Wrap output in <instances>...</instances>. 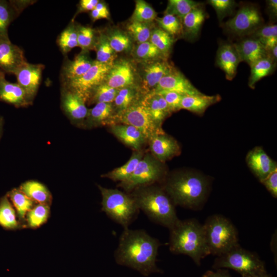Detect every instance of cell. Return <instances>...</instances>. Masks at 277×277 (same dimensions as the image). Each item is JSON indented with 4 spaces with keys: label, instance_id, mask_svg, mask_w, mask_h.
Wrapping results in <instances>:
<instances>
[{
    "label": "cell",
    "instance_id": "obj_43",
    "mask_svg": "<svg viewBox=\"0 0 277 277\" xmlns=\"http://www.w3.org/2000/svg\"><path fill=\"white\" fill-rule=\"evenodd\" d=\"M77 43L83 51L94 49L97 36L95 31L90 27L77 26Z\"/></svg>",
    "mask_w": 277,
    "mask_h": 277
},
{
    "label": "cell",
    "instance_id": "obj_17",
    "mask_svg": "<svg viewBox=\"0 0 277 277\" xmlns=\"http://www.w3.org/2000/svg\"><path fill=\"white\" fill-rule=\"evenodd\" d=\"M149 141L152 154L162 163L180 153V147L177 141L164 132L152 136Z\"/></svg>",
    "mask_w": 277,
    "mask_h": 277
},
{
    "label": "cell",
    "instance_id": "obj_20",
    "mask_svg": "<svg viewBox=\"0 0 277 277\" xmlns=\"http://www.w3.org/2000/svg\"><path fill=\"white\" fill-rule=\"evenodd\" d=\"M134 75L130 63L121 61L114 63L110 68L105 81L110 87L116 89L132 87Z\"/></svg>",
    "mask_w": 277,
    "mask_h": 277
},
{
    "label": "cell",
    "instance_id": "obj_10",
    "mask_svg": "<svg viewBox=\"0 0 277 277\" xmlns=\"http://www.w3.org/2000/svg\"><path fill=\"white\" fill-rule=\"evenodd\" d=\"M263 18L258 7L251 4L242 6L225 24L226 30L239 37L251 35L263 26Z\"/></svg>",
    "mask_w": 277,
    "mask_h": 277
},
{
    "label": "cell",
    "instance_id": "obj_6",
    "mask_svg": "<svg viewBox=\"0 0 277 277\" xmlns=\"http://www.w3.org/2000/svg\"><path fill=\"white\" fill-rule=\"evenodd\" d=\"M102 195V210L124 229L135 219L139 209L129 193L98 185Z\"/></svg>",
    "mask_w": 277,
    "mask_h": 277
},
{
    "label": "cell",
    "instance_id": "obj_30",
    "mask_svg": "<svg viewBox=\"0 0 277 277\" xmlns=\"http://www.w3.org/2000/svg\"><path fill=\"white\" fill-rule=\"evenodd\" d=\"M143 156V151H136L125 164L102 175V176L110 179L115 182L119 181L120 183L123 182L132 175Z\"/></svg>",
    "mask_w": 277,
    "mask_h": 277
},
{
    "label": "cell",
    "instance_id": "obj_51",
    "mask_svg": "<svg viewBox=\"0 0 277 277\" xmlns=\"http://www.w3.org/2000/svg\"><path fill=\"white\" fill-rule=\"evenodd\" d=\"M90 17L93 22L102 18H108L109 12L105 3L99 1L95 7L90 12Z\"/></svg>",
    "mask_w": 277,
    "mask_h": 277
},
{
    "label": "cell",
    "instance_id": "obj_11",
    "mask_svg": "<svg viewBox=\"0 0 277 277\" xmlns=\"http://www.w3.org/2000/svg\"><path fill=\"white\" fill-rule=\"evenodd\" d=\"M111 67L94 60L92 66L84 74L62 84V86L77 93L85 102L88 101L94 89L105 82Z\"/></svg>",
    "mask_w": 277,
    "mask_h": 277
},
{
    "label": "cell",
    "instance_id": "obj_42",
    "mask_svg": "<svg viewBox=\"0 0 277 277\" xmlns=\"http://www.w3.org/2000/svg\"><path fill=\"white\" fill-rule=\"evenodd\" d=\"M157 14L153 8L145 1L138 0L135 2L132 14V22L147 24L156 19Z\"/></svg>",
    "mask_w": 277,
    "mask_h": 277
},
{
    "label": "cell",
    "instance_id": "obj_45",
    "mask_svg": "<svg viewBox=\"0 0 277 277\" xmlns=\"http://www.w3.org/2000/svg\"><path fill=\"white\" fill-rule=\"evenodd\" d=\"M136 97V92L132 87L119 89L113 101L118 112L125 110L135 104Z\"/></svg>",
    "mask_w": 277,
    "mask_h": 277
},
{
    "label": "cell",
    "instance_id": "obj_59",
    "mask_svg": "<svg viewBox=\"0 0 277 277\" xmlns=\"http://www.w3.org/2000/svg\"><path fill=\"white\" fill-rule=\"evenodd\" d=\"M3 124V118L0 116V138L2 135Z\"/></svg>",
    "mask_w": 277,
    "mask_h": 277
},
{
    "label": "cell",
    "instance_id": "obj_12",
    "mask_svg": "<svg viewBox=\"0 0 277 277\" xmlns=\"http://www.w3.org/2000/svg\"><path fill=\"white\" fill-rule=\"evenodd\" d=\"M44 67L41 64H34L26 62L14 73L17 83L24 90L31 103L39 87Z\"/></svg>",
    "mask_w": 277,
    "mask_h": 277
},
{
    "label": "cell",
    "instance_id": "obj_47",
    "mask_svg": "<svg viewBox=\"0 0 277 277\" xmlns=\"http://www.w3.org/2000/svg\"><path fill=\"white\" fill-rule=\"evenodd\" d=\"M129 33L138 44L148 41L151 31L145 23L132 22L127 27Z\"/></svg>",
    "mask_w": 277,
    "mask_h": 277
},
{
    "label": "cell",
    "instance_id": "obj_52",
    "mask_svg": "<svg viewBox=\"0 0 277 277\" xmlns=\"http://www.w3.org/2000/svg\"><path fill=\"white\" fill-rule=\"evenodd\" d=\"M261 183L271 195L276 198L277 196V169L271 173Z\"/></svg>",
    "mask_w": 277,
    "mask_h": 277
},
{
    "label": "cell",
    "instance_id": "obj_1",
    "mask_svg": "<svg viewBox=\"0 0 277 277\" xmlns=\"http://www.w3.org/2000/svg\"><path fill=\"white\" fill-rule=\"evenodd\" d=\"M161 244L143 230L124 229L114 254L116 262L147 276L162 272L156 265Z\"/></svg>",
    "mask_w": 277,
    "mask_h": 277
},
{
    "label": "cell",
    "instance_id": "obj_58",
    "mask_svg": "<svg viewBox=\"0 0 277 277\" xmlns=\"http://www.w3.org/2000/svg\"><path fill=\"white\" fill-rule=\"evenodd\" d=\"M242 277H272V276L266 271L261 273L242 276Z\"/></svg>",
    "mask_w": 277,
    "mask_h": 277
},
{
    "label": "cell",
    "instance_id": "obj_14",
    "mask_svg": "<svg viewBox=\"0 0 277 277\" xmlns=\"http://www.w3.org/2000/svg\"><path fill=\"white\" fill-rule=\"evenodd\" d=\"M85 103V101L77 93L62 87L61 107L71 122L78 124L84 123L88 111Z\"/></svg>",
    "mask_w": 277,
    "mask_h": 277
},
{
    "label": "cell",
    "instance_id": "obj_37",
    "mask_svg": "<svg viewBox=\"0 0 277 277\" xmlns=\"http://www.w3.org/2000/svg\"><path fill=\"white\" fill-rule=\"evenodd\" d=\"M94 49L96 51L95 61L111 66L113 65L115 52L111 47L107 36L100 34L97 36Z\"/></svg>",
    "mask_w": 277,
    "mask_h": 277
},
{
    "label": "cell",
    "instance_id": "obj_32",
    "mask_svg": "<svg viewBox=\"0 0 277 277\" xmlns=\"http://www.w3.org/2000/svg\"><path fill=\"white\" fill-rule=\"evenodd\" d=\"M18 15L9 1L0 0V39H10L8 27Z\"/></svg>",
    "mask_w": 277,
    "mask_h": 277
},
{
    "label": "cell",
    "instance_id": "obj_13",
    "mask_svg": "<svg viewBox=\"0 0 277 277\" xmlns=\"http://www.w3.org/2000/svg\"><path fill=\"white\" fill-rule=\"evenodd\" d=\"M169 91L183 95L203 94L180 71L173 68L159 82L153 92Z\"/></svg>",
    "mask_w": 277,
    "mask_h": 277
},
{
    "label": "cell",
    "instance_id": "obj_34",
    "mask_svg": "<svg viewBox=\"0 0 277 277\" xmlns=\"http://www.w3.org/2000/svg\"><path fill=\"white\" fill-rule=\"evenodd\" d=\"M7 196L16 209L19 219L24 220L28 212L33 208V201L19 188L12 189L8 192Z\"/></svg>",
    "mask_w": 277,
    "mask_h": 277
},
{
    "label": "cell",
    "instance_id": "obj_55",
    "mask_svg": "<svg viewBox=\"0 0 277 277\" xmlns=\"http://www.w3.org/2000/svg\"><path fill=\"white\" fill-rule=\"evenodd\" d=\"M11 5L14 8L18 14L22 10L29 5L31 4L32 1H9Z\"/></svg>",
    "mask_w": 277,
    "mask_h": 277
},
{
    "label": "cell",
    "instance_id": "obj_50",
    "mask_svg": "<svg viewBox=\"0 0 277 277\" xmlns=\"http://www.w3.org/2000/svg\"><path fill=\"white\" fill-rule=\"evenodd\" d=\"M153 92L160 94L164 98L171 112L181 109V102L184 95L169 91H161Z\"/></svg>",
    "mask_w": 277,
    "mask_h": 277
},
{
    "label": "cell",
    "instance_id": "obj_9",
    "mask_svg": "<svg viewBox=\"0 0 277 277\" xmlns=\"http://www.w3.org/2000/svg\"><path fill=\"white\" fill-rule=\"evenodd\" d=\"M114 122L135 127L146 140L164 132L161 126L155 122L148 109L141 103H135L126 109L118 112L113 116L112 125Z\"/></svg>",
    "mask_w": 277,
    "mask_h": 277
},
{
    "label": "cell",
    "instance_id": "obj_54",
    "mask_svg": "<svg viewBox=\"0 0 277 277\" xmlns=\"http://www.w3.org/2000/svg\"><path fill=\"white\" fill-rule=\"evenodd\" d=\"M215 270H208L202 277H232L227 269H217Z\"/></svg>",
    "mask_w": 277,
    "mask_h": 277
},
{
    "label": "cell",
    "instance_id": "obj_49",
    "mask_svg": "<svg viewBox=\"0 0 277 277\" xmlns=\"http://www.w3.org/2000/svg\"><path fill=\"white\" fill-rule=\"evenodd\" d=\"M208 3L214 9L220 21L231 14L236 7V3L232 0H209Z\"/></svg>",
    "mask_w": 277,
    "mask_h": 277
},
{
    "label": "cell",
    "instance_id": "obj_28",
    "mask_svg": "<svg viewBox=\"0 0 277 277\" xmlns=\"http://www.w3.org/2000/svg\"><path fill=\"white\" fill-rule=\"evenodd\" d=\"M221 99V96L217 94L211 96L203 93L199 95H184L182 100L181 109L202 114L209 106L218 102Z\"/></svg>",
    "mask_w": 277,
    "mask_h": 277
},
{
    "label": "cell",
    "instance_id": "obj_3",
    "mask_svg": "<svg viewBox=\"0 0 277 277\" xmlns=\"http://www.w3.org/2000/svg\"><path fill=\"white\" fill-rule=\"evenodd\" d=\"M139 210L155 223L172 228L180 220L175 205L163 187L155 184L137 187L131 192Z\"/></svg>",
    "mask_w": 277,
    "mask_h": 277
},
{
    "label": "cell",
    "instance_id": "obj_40",
    "mask_svg": "<svg viewBox=\"0 0 277 277\" xmlns=\"http://www.w3.org/2000/svg\"><path fill=\"white\" fill-rule=\"evenodd\" d=\"M50 213L49 205L38 204L27 213L28 225L32 228H36L47 220Z\"/></svg>",
    "mask_w": 277,
    "mask_h": 277
},
{
    "label": "cell",
    "instance_id": "obj_15",
    "mask_svg": "<svg viewBox=\"0 0 277 277\" xmlns=\"http://www.w3.org/2000/svg\"><path fill=\"white\" fill-rule=\"evenodd\" d=\"M246 160L249 168L261 183L277 169L276 162L261 147H256L250 150Z\"/></svg>",
    "mask_w": 277,
    "mask_h": 277
},
{
    "label": "cell",
    "instance_id": "obj_27",
    "mask_svg": "<svg viewBox=\"0 0 277 277\" xmlns=\"http://www.w3.org/2000/svg\"><path fill=\"white\" fill-rule=\"evenodd\" d=\"M141 103L146 107L153 120L160 126L164 120L171 113L164 98L155 92H151Z\"/></svg>",
    "mask_w": 277,
    "mask_h": 277
},
{
    "label": "cell",
    "instance_id": "obj_33",
    "mask_svg": "<svg viewBox=\"0 0 277 277\" xmlns=\"http://www.w3.org/2000/svg\"><path fill=\"white\" fill-rule=\"evenodd\" d=\"M0 225L6 229L18 228L16 213L7 195L0 199Z\"/></svg>",
    "mask_w": 277,
    "mask_h": 277
},
{
    "label": "cell",
    "instance_id": "obj_41",
    "mask_svg": "<svg viewBox=\"0 0 277 277\" xmlns=\"http://www.w3.org/2000/svg\"><path fill=\"white\" fill-rule=\"evenodd\" d=\"M160 28L173 37L183 35L182 20L177 16L165 14L162 17L156 19Z\"/></svg>",
    "mask_w": 277,
    "mask_h": 277
},
{
    "label": "cell",
    "instance_id": "obj_22",
    "mask_svg": "<svg viewBox=\"0 0 277 277\" xmlns=\"http://www.w3.org/2000/svg\"><path fill=\"white\" fill-rule=\"evenodd\" d=\"M233 44L241 62H245L250 66L258 60L267 56L264 47L253 37L245 38Z\"/></svg>",
    "mask_w": 277,
    "mask_h": 277
},
{
    "label": "cell",
    "instance_id": "obj_21",
    "mask_svg": "<svg viewBox=\"0 0 277 277\" xmlns=\"http://www.w3.org/2000/svg\"><path fill=\"white\" fill-rule=\"evenodd\" d=\"M0 101L16 107L31 105L27 94L21 86L11 83L5 78V73L0 71Z\"/></svg>",
    "mask_w": 277,
    "mask_h": 277
},
{
    "label": "cell",
    "instance_id": "obj_23",
    "mask_svg": "<svg viewBox=\"0 0 277 277\" xmlns=\"http://www.w3.org/2000/svg\"><path fill=\"white\" fill-rule=\"evenodd\" d=\"M111 126L110 131L113 135L136 151L140 150L147 140L140 130L131 125L115 124Z\"/></svg>",
    "mask_w": 277,
    "mask_h": 277
},
{
    "label": "cell",
    "instance_id": "obj_19",
    "mask_svg": "<svg viewBox=\"0 0 277 277\" xmlns=\"http://www.w3.org/2000/svg\"><path fill=\"white\" fill-rule=\"evenodd\" d=\"M241 62L233 43L221 44L217 51L216 65L224 72L228 80L231 81L235 77Z\"/></svg>",
    "mask_w": 277,
    "mask_h": 277
},
{
    "label": "cell",
    "instance_id": "obj_25",
    "mask_svg": "<svg viewBox=\"0 0 277 277\" xmlns=\"http://www.w3.org/2000/svg\"><path fill=\"white\" fill-rule=\"evenodd\" d=\"M206 15L202 4L194 8L182 19L183 35L189 39H196L199 35Z\"/></svg>",
    "mask_w": 277,
    "mask_h": 277
},
{
    "label": "cell",
    "instance_id": "obj_18",
    "mask_svg": "<svg viewBox=\"0 0 277 277\" xmlns=\"http://www.w3.org/2000/svg\"><path fill=\"white\" fill-rule=\"evenodd\" d=\"M94 62V60L90 57L88 51L83 50L73 60H66L61 70L62 84L82 76L90 68Z\"/></svg>",
    "mask_w": 277,
    "mask_h": 277
},
{
    "label": "cell",
    "instance_id": "obj_39",
    "mask_svg": "<svg viewBox=\"0 0 277 277\" xmlns=\"http://www.w3.org/2000/svg\"><path fill=\"white\" fill-rule=\"evenodd\" d=\"M201 3L191 0H169L165 14L174 15L181 20Z\"/></svg>",
    "mask_w": 277,
    "mask_h": 277
},
{
    "label": "cell",
    "instance_id": "obj_35",
    "mask_svg": "<svg viewBox=\"0 0 277 277\" xmlns=\"http://www.w3.org/2000/svg\"><path fill=\"white\" fill-rule=\"evenodd\" d=\"M57 44L63 55L78 47L77 26L73 21L60 33L57 39Z\"/></svg>",
    "mask_w": 277,
    "mask_h": 277
},
{
    "label": "cell",
    "instance_id": "obj_56",
    "mask_svg": "<svg viewBox=\"0 0 277 277\" xmlns=\"http://www.w3.org/2000/svg\"><path fill=\"white\" fill-rule=\"evenodd\" d=\"M267 9L271 16H276L277 14V1L269 0L267 1Z\"/></svg>",
    "mask_w": 277,
    "mask_h": 277
},
{
    "label": "cell",
    "instance_id": "obj_38",
    "mask_svg": "<svg viewBox=\"0 0 277 277\" xmlns=\"http://www.w3.org/2000/svg\"><path fill=\"white\" fill-rule=\"evenodd\" d=\"M174 37L161 28L151 31L149 38L151 42L165 57L171 51L174 43Z\"/></svg>",
    "mask_w": 277,
    "mask_h": 277
},
{
    "label": "cell",
    "instance_id": "obj_29",
    "mask_svg": "<svg viewBox=\"0 0 277 277\" xmlns=\"http://www.w3.org/2000/svg\"><path fill=\"white\" fill-rule=\"evenodd\" d=\"M26 195L38 204L49 205L51 195L43 184L35 181H28L23 183L19 188Z\"/></svg>",
    "mask_w": 277,
    "mask_h": 277
},
{
    "label": "cell",
    "instance_id": "obj_26",
    "mask_svg": "<svg viewBox=\"0 0 277 277\" xmlns=\"http://www.w3.org/2000/svg\"><path fill=\"white\" fill-rule=\"evenodd\" d=\"M113 106L112 103H98L88 109L87 115L84 122L85 126L93 127L113 123Z\"/></svg>",
    "mask_w": 277,
    "mask_h": 277
},
{
    "label": "cell",
    "instance_id": "obj_2",
    "mask_svg": "<svg viewBox=\"0 0 277 277\" xmlns=\"http://www.w3.org/2000/svg\"><path fill=\"white\" fill-rule=\"evenodd\" d=\"M162 186L175 205L197 209L204 203L209 182L204 175L191 171L175 172L165 177Z\"/></svg>",
    "mask_w": 277,
    "mask_h": 277
},
{
    "label": "cell",
    "instance_id": "obj_7",
    "mask_svg": "<svg viewBox=\"0 0 277 277\" xmlns=\"http://www.w3.org/2000/svg\"><path fill=\"white\" fill-rule=\"evenodd\" d=\"M212 268L214 269H232L241 276L267 271L264 262L256 253L242 248L240 244L217 256Z\"/></svg>",
    "mask_w": 277,
    "mask_h": 277
},
{
    "label": "cell",
    "instance_id": "obj_8",
    "mask_svg": "<svg viewBox=\"0 0 277 277\" xmlns=\"http://www.w3.org/2000/svg\"><path fill=\"white\" fill-rule=\"evenodd\" d=\"M162 163L152 154L144 155L132 175L118 186L130 193L137 187L164 181L165 172Z\"/></svg>",
    "mask_w": 277,
    "mask_h": 277
},
{
    "label": "cell",
    "instance_id": "obj_48",
    "mask_svg": "<svg viewBox=\"0 0 277 277\" xmlns=\"http://www.w3.org/2000/svg\"><path fill=\"white\" fill-rule=\"evenodd\" d=\"M135 53L137 58L143 60L165 58L157 48L149 41L138 44L136 47Z\"/></svg>",
    "mask_w": 277,
    "mask_h": 277
},
{
    "label": "cell",
    "instance_id": "obj_36",
    "mask_svg": "<svg viewBox=\"0 0 277 277\" xmlns=\"http://www.w3.org/2000/svg\"><path fill=\"white\" fill-rule=\"evenodd\" d=\"M251 37L259 41L267 51L277 45V25H263L251 34Z\"/></svg>",
    "mask_w": 277,
    "mask_h": 277
},
{
    "label": "cell",
    "instance_id": "obj_5",
    "mask_svg": "<svg viewBox=\"0 0 277 277\" xmlns=\"http://www.w3.org/2000/svg\"><path fill=\"white\" fill-rule=\"evenodd\" d=\"M203 227L210 254L220 256L239 244L236 228L222 215L208 217Z\"/></svg>",
    "mask_w": 277,
    "mask_h": 277
},
{
    "label": "cell",
    "instance_id": "obj_44",
    "mask_svg": "<svg viewBox=\"0 0 277 277\" xmlns=\"http://www.w3.org/2000/svg\"><path fill=\"white\" fill-rule=\"evenodd\" d=\"M118 90L110 87L104 82L94 89L88 101L96 104L98 103H112Z\"/></svg>",
    "mask_w": 277,
    "mask_h": 277
},
{
    "label": "cell",
    "instance_id": "obj_24",
    "mask_svg": "<svg viewBox=\"0 0 277 277\" xmlns=\"http://www.w3.org/2000/svg\"><path fill=\"white\" fill-rule=\"evenodd\" d=\"M173 67L166 60L161 58L147 65L144 70L143 87L146 91L153 90L161 80Z\"/></svg>",
    "mask_w": 277,
    "mask_h": 277
},
{
    "label": "cell",
    "instance_id": "obj_57",
    "mask_svg": "<svg viewBox=\"0 0 277 277\" xmlns=\"http://www.w3.org/2000/svg\"><path fill=\"white\" fill-rule=\"evenodd\" d=\"M267 56L276 63L277 61V45L267 51Z\"/></svg>",
    "mask_w": 277,
    "mask_h": 277
},
{
    "label": "cell",
    "instance_id": "obj_31",
    "mask_svg": "<svg viewBox=\"0 0 277 277\" xmlns=\"http://www.w3.org/2000/svg\"><path fill=\"white\" fill-rule=\"evenodd\" d=\"M276 63L269 57L262 58L252 64L250 67V75L248 85L254 89L255 84L262 78L274 72Z\"/></svg>",
    "mask_w": 277,
    "mask_h": 277
},
{
    "label": "cell",
    "instance_id": "obj_16",
    "mask_svg": "<svg viewBox=\"0 0 277 277\" xmlns=\"http://www.w3.org/2000/svg\"><path fill=\"white\" fill-rule=\"evenodd\" d=\"M26 62L21 48L10 39H0V71L14 74Z\"/></svg>",
    "mask_w": 277,
    "mask_h": 277
},
{
    "label": "cell",
    "instance_id": "obj_46",
    "mask_svg": "<svg viewBox=\"0 0 277 277\" xmlns=\"http://www.w3.org/2000/svg\"><path fill=\"white\" fill-rule=\"evenodd\" d=\"M108 42L115 52H122L129 50L131 45L130 37L125 33L116 30L107 36Z\"/></svg>",
    "mask_w": 277,
    "mask_h": 277
},
{
    "label": "cell",
    "instance_id": "obj_4",
    "mask_svg": "<svg viewBox=\"0 0 277 277\" xmlns=\"http://www.w3.org/2000/svg\"><path fill=\"white\" fill-rule=\"evenodd\" d=\"M169 250L190 257L197 265L210 255L203 225L194 219L179 220L170 230Z\"/></svg>",
    "mask_w": 277,
    "mask_h": 277
},
{
    "label": "cell",
    "instance_id": "obj_53",
    "mask_svg": "<svg viewBox=\"0 0 277 277\" xmlns=\"http://www.w3.org/2000/svg\"><path fill=\"white\" fill-rule=\"evenodd\" d=\"M99 2L98 0H81L80 1L76 14L85 12L91 11ZM75 14V15H76Z\"/></svg>",
    "mask_w": 277,
    "mask_h": 277
}]
</instances>
